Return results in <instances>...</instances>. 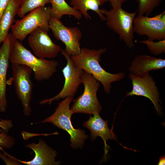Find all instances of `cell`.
<instances>
[{"label":"cell","mask_w":165,"mask_h":165,"mask_svg":"<svg viewBox=\"0 0 165 165\" xmlns=\"http://www.w3.org/2000/svg\"><path fill=\"white\" fill-rule=\"evenodd\" d=\"M50 3L51 17L60 20L63 16L68 15L73 16L78 20L82 18L80 13L70 6L65 0H51Z\"/></svg>","instance_id":"cell-19"},{"label":"cell","mask_w":165,"mask_h":165,"mask_svg":"<svg viewBox=\"0 0 165 165\" xmlns=\"http://www.w3.org/2000/svg\"><path fill=\"white\" fill-rule=\"evenodd\" d=\"M73 97H67L58 104L54 113L40 123H50L59 128L65 130L70 136L71 145L73 148H82L88 138L85 131L75 129L72 123L71 118L73 114L70 108L73 101Z\"/></svg>","instance_id":"cell-4"},{"label":"cell","mask_w":165,"mask_h":165,"mask_svg":"<svg viewBox=\"0 0 165 165\" xmlns=\"http://www.w3.org/2000/svg\"><path fill=\"white\" fill-rule=\"evenodd\" d=\"M51 0H23L18 13L22 18L26 14L39 7L50 3Z\"/></svg>","instance_id":"cell-20"},{"label":"cell","mask_w":165,"mask_h":165,"mask_svg":"<svg viewBox=\"0 0 165 165\" xmlns=\"http://www.w3.org/2000/svg\"><path fill=\"white\" fill-rule=\"evenodd\" d=\"M165 67V59L140 54L133 59L128 71L130 74L142 77L149 74L151 71L161 69Z\"/></svg>","instance_id":"cell-15"},{"label":"cell","mask_w":165,"mask_h":165,"mask_svg":"<svg viewBox=\"0 0 165 165\" xmlns=\"http://www.w3.org/2000/svg\"><path fill=\"white\" fill-rule=\"evenodd\" d=\"M13 80L17 96L23 108L26 116L31 112L30 106L33 85L31 79L32 70L28 66L18 64H12Z\"/></svg>","instance_id":"cell-7"},{"label":"cell","mask_w":165,"mask_h":165,"mask_svg":"<svg viewBox=\"0 0 165 165\" xmlns=\"http://www.w3.org/2000/svg\"><path fill=\"white\" fill-rule=\"evenodd\" d=\"M108 2L107 0H70V5L74 9L78 10L85 18L91 20V17L89 15V10L95 12L100 19L103 21L105 20V17L101 12L100 7Z\"/></svg>","instance_id":"cell-18"},{"label":"cell","mask_w":165,"mask_h":165,"mask_svg":"<svg viewBox=\"0 0 165 165\" xmlns=\"http://www.w3.org/2000/svg\"><path fill=\"white\" fill-rule=\"evenodd\" d=\"M132 85V90L127 92L126 97L134 95L144 96L149 99L153 104L154 108L160 115L162 114L161 100L159 89L156 82L149 73L140 77L130 74L128 76Z\"/></svg>","instance_id":"cell-11"},{"label":"cell","mask_w":165,"mask_h":165,"mask_svg":"<svg viewBox=\"0 0 165 165\" xmlns=\"http://www.w3.org/2000/svg\"><path fill=\"white\" fill-rule=\"evenodd\" d=\"M14 39L12 34L9 33L0 48V112H5L7 108L6 74L11 46Z\"/></svg>","instance_id":"cell-13"},{"label":"cell","mask_w":165,"mask_h":165,"mask_svg":"<svg viewBox=\"0 0 165 165\" xmlns=\"http://www.w3.org/2000/svg\"><path fill=\"white\" fill-rule=\"evenodd\" d=\"M13 126V123L11 120L1 119L0 121V132L5 131L7 132Z\"/></svg>","instance_id":"cell-24"},{"label":"cell","mask_w":165,"mask_h":165,"mask_svg":"<svg viewBox=\"0 0 165 165\" xmlns=\"http://www.w3.org/2000/svg\"><path fill=\"white\" fill-rule=\"evenodd\" d=\"M61 53L67 61L66 65L62 70L64 78L63 87L61 91L55 96L40 101L39 102L40 105L46 104L50 105L53 101L67 97H73L82 83L81 75L83 70L75 64L71 56L66 53L64 50L62 49Z\"/></svg>","instance_id":"cell-8"},{"label":"cell","mask_w":165,"mask_h":165,"mask_svg":"<svg viewBox=\"0 0 165 165\" xmlns=\"http://www.w3.org/2000/svg\"><path fill=\"white\" fill-rule=\"evenodd\" d=\"M138 3V15L149 16L161 3L163 0H136Z\"/></svg>","instance_id":"cell-21"},{"label":"cell","mask_w":165,"mask_h":165,"mask_svg":"<svg viewBox=\"0 0 165 165\" xmlns=\"http://www.w3.org/2000/svg\"><path fill=\"white\" fill-rule=\"evenodd\" d=\"M128 0H107L112 8L122 7L123 4Z\"/></svg>","instance_id":"cell-25"},{"label":"cell","mask_w":165,"mask_h":165,"mask_svg":"<svg viewBox=\"0 0 165 165\" xmlns=\"http://www.w3.org/2000/svg\"><path fill=\"white\" fill-rule=\"evenodd\" d=\"M15 142L14 138L12 136L9 135L7 132H0V147L10 149L13 146Z\"/></svg>","instance_id":"cell-23"},{"label":"cell","mask_w":165,"mask_h":165,"mask_svg":"<svg viewBox=\"0 0 165 165\" xmlns=\"http://www.w3.org/2000/svg\"><path fill=\"white\" fill-rule=\"evenodd\" d=\"M49 26L55 38L64 44V50L66 53L72 56L80 53L82 37L80 29L76 27L66 26L60 20L52 17L50 19Z\"/></svg>","instance_id":"cell-9"},{"label":"cell","mask_w":165,"mask_h":165,"mask_svg":"<svg viewBox=\"0 0 165 165\" xmlns=\"http://www.w3.org/2000/svg\"><path fill=\"white\" fill-rule=\"evenodd\" d=\"M9 61L12 64H24L29 67L34 72L35 79L38 81L50 79L57 72L59 64L55 60L35 57L15 38L12 44Z\"/></svg>","instance_id":"cell-2"},{"label":"cell","mask_w":165,"mask_h":165,"mask_svg":"<svg viewBox=\"0 0 165 165\" xmlns=\"http://www.w3.org/2000/svg\"><path fill=\"white\" fill-rule=\"evenodd\" d=\"M106 50V48L96 50L82 47L79 54L71 57L76 66L93 75L102 84L105 92L109 94L111 90L112 84L124 78L125 74L124 72L111 73L101 67L100 64L101 57Z\"/></svg>","instance_id":"cell-1"},{"label":"cell","mask_w":165,"mask_h":165,"mask_svg":"<svg viewBox=\"0 0 165 165\" xmlns=\"http://www.w3.org/2000/svg\"><path fill=\"white\" fill-rule=\"evenodd\" d=\"M93 116H90L88 120L84 122L83 126L88 128L91 131L90 137L93 140L97 137H101L105 144V154L104 158L106 159V156L109 148L107 145L108 140H116V137L112 130L108 128V120H104L100 116L99 113L93 114Z\"/></svg>","instance_id":"cell-16"},{"label":"cell","mask_w":165,"mask_h":165,"mask_svg":"<svg viewBox=\"0 0 165 165\" xmlns=\"http://www.w3.org/2000/svg\"><path fill=\"white\" fill-rule=\"evenodd\" d=\"M140 43L145 44L152 54L158 55L165 53V39L155 42L148 39Z\"/></svg>","instance_id":"cell-22"},{"label":"cell","mask_w":165,"mask_h":165,"mask_svg":"<svg viewBox=\"0 0 165 165\" xmlns=\"http://www.w3.org/2000/svg\"><path fill=\"white\" fill-rule=\"evenodd\" d=\"M9 1V0H0V19Z\"/></svg>","instance_id":"cell-26"},{"label":"cell","mask_w":165,"mask_h":165,"mask_svg":"<svg viewBox=\"0 0 165 165\" xmlns=\"http://www.w3.org/2000/svg\"><path fill=\"white\" fill-rule=\"evenodd\" d=\"M82 82L84 86L83 93L73 101L71 108L74 113H82L90 115L99 113L102 107L97 96L100 82L91 74L83 71Z\"/></svg>","instance_id":"cell-6"},{"label":"cell","mask_w":165,"mask_h":165,"mask_svg":"<svg viewBox=\"0 0 165 165\" xmlns=\"http://www.w3.org/2000/svg\"><path fill=\"white\" fill-rule=\"evenodd\" d=\"M105 17L107 26L117 34L119 39L130 49L134 47L133 22L137 12H129L122 7L112 8L108 10L101 9Z\"/></svg>","instance_id":"cell-3"},{"label":"cell","mask_w":165,"mask_h":165,"mask_svg":"<svg viewBox=\"0 0 165 165\" xmlns=\"http://www.w3.org/2000/svg\"><path fill=\"white\" fill-rule=\"evenodd\" d=\"M26 147L29 148L35 152L33 158L30 161H24L17 159L11 155L13 159L18 162L28 165H58L60 161H56L57 156L56 151L48 145L46 142L40 139L37 144L33 143L26 145Z\"/></svg>","instance_id":"cell-14"},{"label":"cell","mask_w":165,"mask_h":165,"mask_svg":"<svg viewBox=\"0 0 165 165\" xmlns=\"http://www.w3.org/2000/svg\"><path fill=\"white\" fill-rule=\"evenodd\" d=\"M134 32L155 41L165 39V11L152 17L138 15L134 20Z\"/></svg>","instance_id":"cell-10"},{"label":"cell","mask_w":165,"mask_h":165,"mask_svg":"<svg viewBox=\"0 0 165 165\" xmlns=\"http://www.w3.org/2000/svg\"><path fill=\"white\" fill-rule=\"evenodd\" d=\"M23 0H9L0 19V44L9 33L17 15Z\"/></svg>","instance_id":"cell-17"},{"label":"cell","mask_w":165,"mask_h":165,"mask_svg":"<svg viewBox=\"0 0 165 165\" xmlns=\"http://www.w3.org/2000/svg\"><path fill=\"white\" fill-rule=\"evenodd\" d=\"M165 164V156H161L159 159V162L157 163L158 165H163Z\"/></svg>","instance_id":"cell-27"},{"label":"cell","mask_w":165,"mask_h":165,"mask_svg":"<svg viewBox=\"0 0 165 165\" xmlns=\"http://www.w3.org/2000/svg\"><path fill=\"white\" fill-rule=\"evenodd\" d=\"M28 41L35 54L39 58H55L62 50L60 46L53 42L48 32L40 28L29 35Z\"/></svg>","instance_id":"cell-12"},{"label":"cell","mask_w":165,"mask_h":165,"mask_svg":"<svg viewBox=\"0 0 165 165\" xmlns=\"http://www.w3.org/2000/svg\"><path fill=\"white\" fill-rule=\"evenodd\" d=\"M50 6H42L30 12L20 20H14L11 27L14 38L21 42L34 30L40 28L48 32L51 17Z\"/></svg>","instance_id":"cell-5"}]
</instances>
